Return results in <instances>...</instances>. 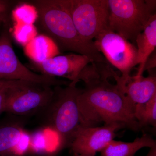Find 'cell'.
I'll return each instance as SVG.
<instances>
[{
	"mask_svg": "<svg viewBox=\"0 0 156 156\" xmlns=\"http://www.w3.org/2000/svg\"><path fill=\"white\" fill-rule=\"evenodd\" d=\"M13 3L11 1L0 0V20L8 22L9 12L13 6Z\"/></svg>",
	"mask_w": 156,
	"mask_h": 156,
	"instance_id": "cell-20",
	"label": "cell"
},
{
	"mask_svg": "<svg viewBox=\"0 0 156 156\" xmlns=\"http://www.w3.org/2000/svg\"><path fill=\"white\" fill-rule=\"evenodd\" d=\"M94 41L104 58L122 73L114 79L123 89L131 80V70L137 65V51L135 45L108 28L102 31Z\"/></svg>",
	"mask_w": 156,
	"mask_h": 156,
	"instance_id": "cell-5",
	"label": "cell"
},
{
	"mask_svg": "<svg viewBox=\"0 0 156 156\" xmlns=\"http://www.w3.org/2000/svg\"><path fill=\"white\" fill-rule=\"evenodd\" d=\"M32 4L37 10L42 28L60 51H71L88 56L95 63H106L94 42L86 41L80 36L62 0H36Z\"/></svg>",
	"mask_w": 156,
	"mask_h": 156,
	"instance_id": "cell-2",
	"label": "cell"
},
{
	"mask_svg": "<svg viewBox=\"0 0 156 156\" xmlns=\"http://www.w3.org/2000/svg\"><path fill=\"white\" fill-rule=\"evenodd\" d=\"M123 91L135 105L145 103L156 93V76L151 75L147 77L132 76Z\"/></svg>",
	"mask_w": 156,
	"mask_h": 156,
	"instance_id": "cell-13",
	"label": "cell"
},
{
	"mask_svg": "<svg viewBox=\"0 0 156 156\" xmlns=\"http://www.w3.org/2000/svg\"><path fill=\"white\" fill-rule=\"evenodd\" d=\"M113 70L106 65L99 76L85 84L78 98L82 127L117 124L137 131L141 129L134 116L136 105L128 99L119 85L112 84Z\"/></svg>",
	"mask_w": 156,
	"mask_h": 156,
	"instance_id": "cell-1",
	"label": "cell"
},
{
	"mask_svg": "<svg viewBox=\"0 0 156 156\" xmlns=\"http://www.w3.org/2000/svg\"><path fill=\"white\" fill-rule=\"evenodd\" d=\"M11 15L14 23L34 24L39 18L35 6L25 3L16 6L12 10Z\"/></svg>",
	"mask_w": 156,
	"mask_h": 156,
	"instance_id": "cell-17",
	"label": "cell"
},
{
	"mask_svg": "<svg viewBox=\"0 0 156 156\" xmlns=\"http://www.w3.org/2000/svg\"><path fill=\"white\" fill-rule=\"evenodd\" d=\"M23 81L50 86H60L66 81L39 74L26 67L16 55L11 34L5 27L0 34V81Z\"/></svg>",
	"mask_w": 156,
	"mask_h": 156,
	"instance_id": "cell-8",
	"label": "cell"
},
{
	"mask_svg": "<svg viewBox=\"0 0 156 156\" xmlns=\"http://www.w3.org/2000/svg\"><path fill=\"white\" fill-rule=\"evenodd\" d=\"M123 128L117 124L101 127H82L76 132L69 147L74 154L95 156L106 147L116 136V132Z\"/></svg>",
	"mask_w": 156,
	"mask_h": 156,
	"instance_id": "cell-9",
	"label": "cell"
},
{
	"mask_svg": "<svg viewBox=\"0 0 156 156\" xmlns=\"http://www.w3.org/2000/svg\"><path fill=\"white\" fill-rule=\"evenodd\" d=\"M73 156H92L85 154H74Z\"/></svg>",
	"mask_w": 156,
	"mask_h": 156,
	"instance_id": "cell-23",
	"label": "cell"
},
{
	"mask_svg": "<svg viewBox=\"0 0 156 156\" xmlns=\"http://www.w3.org/2000/svg\"><path fill=\"white\" fill-rule=\"evenodd\" d=\"M154 0H108V27L135 45L156 10Z\"/></svg>",
	"mask_w": 156,
	"mask_h": 156,
	"instance_id": "cell-4",
	"label": "cell"
},
{
	"mask_svg": "<svg viewBox=\"0 0 156 156\" xmlns=\"http://www.w3.org/2000/svg\"><path fill=\"white\" fill-rule=\"evenodd\" d=\"M137 51V65H139L136 77L143 76L147 61L156 47V14L152 16L146 26L136 40Z\"/></svg>",
	"mask_w": 156,
	"mask_h": 156,
	"instance_id": "cell-12",
	"label": "cell"
},
{
	"mask_svg": "<svg viewBox=\"0 0 156 156\" xmlns=\"http://www.w3.org/2000/svg\"><path fill=\"white\" fill-rule=\"evenodd\" d=\"M26 120L25 117L14 115L0 126V156L14 154L22 139Z\"/></svg>",
	"mask_w": 156,
	"mask_h": 156,
	"instance_id": "cell-11",
	"label": "cell"
},
{
	"mask_svg": "<svg viewBox=\"0 0 156 156\" xmlns=\"http://www.w3.org/2000/svg\"><path fill=\"white\" fill-rule=\"evenodd\" d=\"M21 81H6L0 85V114L4 112L6 96L9 88L19 83Z\"/></svg>",
	"mask_w": 156,
	"mask_h": 156,
	"instance_id": "cell-19",
	"label": "cell"
},
{
	"mask_svg": "<svg viewBox=\"0 0 156 156\" xmlns=\"http://www.w3.org/2000/svg\"><path fill=\"white\" fill-rule=\"evenodd\" d=\"M8 22H6L5 21H4V20H0V24H2V23H4V24H5V23H8Z\"/></svg>",
	"mask_w": 156,
	"mask_h": 156,
	"instance_id": "cell-22",
	"label": "cell"
},
{
	"mask_svg": "<svg viewBox=\"0 0 156 156\" xmlns=\"http://www.w3.org/2000/svg\"><path fill=\"white\" fill-rule=\"evenodd\" d=\"M51 86L21 81L9 88L4 112L17 116L40 113L52 100Z\"/></svg>",
	"mask_w": 156,
	"mask_h": 156,
	"instance_id": "cell-7",
	"label": "cell"
},
{
	"mask_svg": "<svg viewBox=\"0 0 156 156\" xmlns=\"http://www.w3.org/2000/svg\"><path fill=\"white\" fill-rule=\"evenodd\" d=\"M76 30L86 41L92 42L108 27V0H62Z\"/></svg>",
	"mask_w": 156,
	"mask_h": 156,
	"instance_id": "cell-6",
	"label": "cell"
},
{
	"mask_svg": "<svg viewBox=\"0 0 156 156\" xmlns=\"http://www.w3.org/2000/svg\"><path fill=\"white\" fill-rule=\"evenodd\" d=\"M24 52L35 64L42 63L61 53L58 46L47 35H38L24 47Z\"/></svg>",
	"mask_w": 156,
	"mask_h": 156,
	"instance_id": "cell-14",
	"label": "cell"
},
{
	"mask_svg": "<svg viewBox=\"0 0 156 156\" xmlns=\"http://www.w3.org/2000/svg\"><path fill=\"white\" fill-rule=\"evenodd\" d=\"M151 148L150 151L147 156H156V146Z\"/></svg>",
	"mask_w": 156,
	"mask_h": 156,
	"instance_id": "cell-21",
	"label": "cell"
},
{
	"mask_svg": "<svg viewBox=\"0 0 156 156\" xmlns=\"http://www.w3.org/2000/svg\"><path fill=\"white\" fill-rule=\"evenodd\" d=\"M0 25H1V24H0Z\"/></svg>",
	"mask_w": 156,
	"mask_h": 156,
	"instance_id": "cell-25",
	"label": "cell"
},
{
	"mask_svg": "<svg viewBox=\"0 0 156 156\" xmlns=\"http://www.w3.org/2000/svg\"><path fill=\"white\" fill-rule=\"evenodd\" d=\"M95 62L85 55L71 53L58 55L39 64H35L41 74L67 79L76 85L81 74L89 65Z\"/></svg>",
	"mask_w": 156,
	"mask_h": 156,
	"instance_id": "cell-10",
	"label": "cell"
},
{
	"mask_svg": "<svg viewBox=\"0 0 156 156\" xmlns=\"http://www.w3.org/2000/svg\"><path fill=\"white\" fill-rule=\"evenodd\" d=\"M5 81H0V85H2V84L3 83L5 82Z\"/></svg>",
	"mask_w": 156,
	"mask_h": 156,
	"instance_id": "cell-24",
	"label": "cell"
},
{
	"mask_svg": "<svg viewBox=\"0 0 156 156\" xmlns=\"http://www.w3.org/2000/svg\"><path fill=\"white\" fill-rule=\"evenodd\" d=\"M81 89L71 83L64 88L56 86L52 100L40 113L45 126L58 134L61 149L69 147L80 126L78 98Z\"/></svg>",
	"mask_w": 156,
	"mask_h": 156,
	"instance_id": "cell-3",
	"label": "cell"
},
{
	"mask_svg": "<svg viewBox=\"0 0 156 156\" xmlns=\"http://www.w3.org/2000/svg\"><path fill=\"white\" fill-rule=\"evenodd\" d=\"M134 116L140 127L156 126V93L147 102L136 105Z\"/></svg>",
	"mask_w": 156,
	"mask_h": 156,
	"instance_id": "cell-16",
	"label": "cell"
},
{
	"mask_svg": "<svg viewBox=\"0 0 156 156\" xmlns=\"http://www.w3.org/2000/svg\"><path fill=\"white\" fill-rule=\"evenodd\" d=\"M38 35L37 30L34 24L14 23L12 36L23 47L26 46Z\"/></svg>",
	"mask_w": 156,
	"mask_h": 156,
	"instance_id": "cell-18",
	"label": "cell"
},
{
	"mask_svg": "<svg viewBox=\"0 0 156 156\" xmlns=\"http://www.w3.org/2000/svg\"><path fill=\"white\" fill-rule=\"evenodd\" d=\"M156 146L155 140L151 135L144 134L133 142L113 140L100 152L101 156H134L143 148H151Z\"/></svg>",
	"mask_w": 156,
	"mask_h": 156,
	"instance_id": "cell-15",
	"label": "cell"
}]
</instances>
